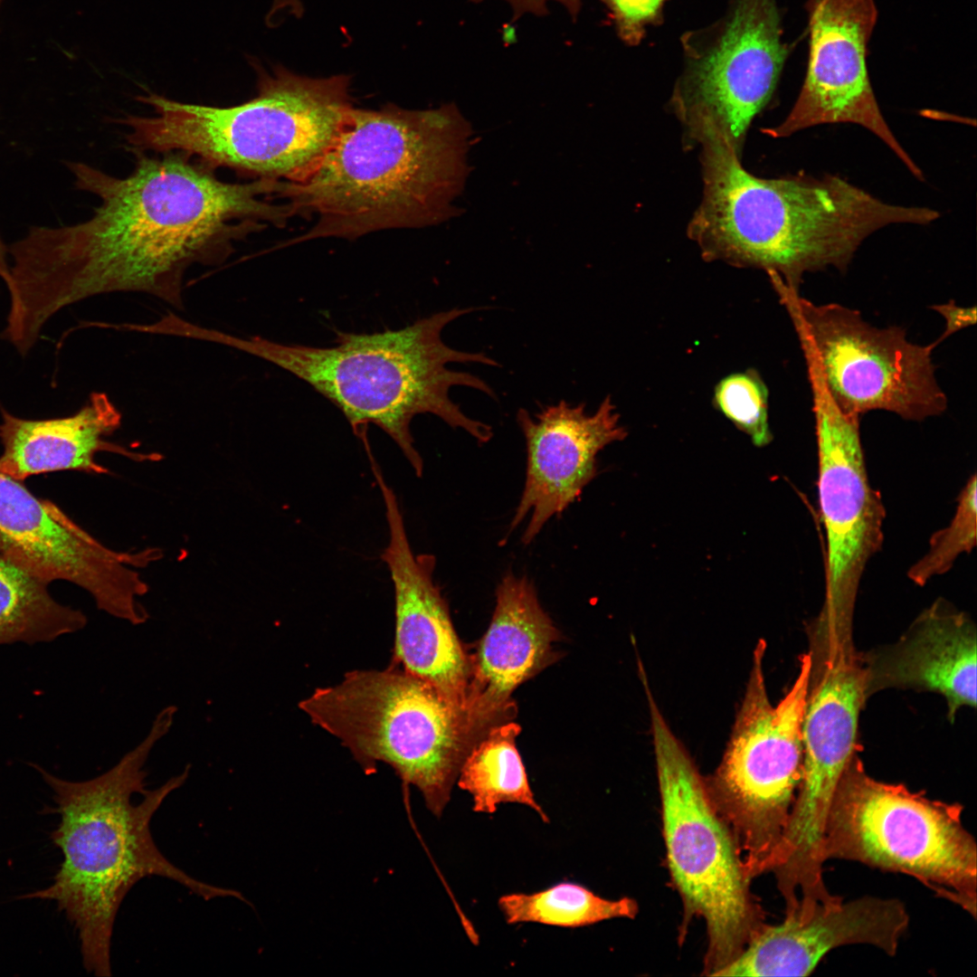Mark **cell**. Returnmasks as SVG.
I'll return each mask as SVG.
<instances>
[{"label": "cell", "instance_id": "1", "mask_svg": "<svg viewBox=\"0 0 977 977\" xmlns=\"http://www.w3.org/2000/svg\"><path fill=\"white\" fill-rule=\"evenodd\" d=\"M135 154L125 177L67 161L76 188L100 200L93 214L31 226L8 246L6 326L19 340L36 343L60 310L99 294L142 291L179 307L188 268L220 263L238 242L291 217L271 201L280 180L229 183L183 152Z\"/></svg>", "mask_w": 977, "mask_h": 977}, {"label": "cell", "instance_id": "2", "mask_svg": "<svg viewBox=\"0 0 977 977\" xmlns=\"http://www.w3.org/2000/svg\"><path fill=\"white\" fill-rule=\"evenodd\" d=\"M471 135L453 103L421 110L352 107L318 165L302 179L283 182L278 196L291 215L315 218L283 246L446 221L464 188Z\"/></svg>", "mask_w": 977, "mask_h": 977}, {"label": "cell", "instance_id": "3", "mask_svg": "<svg viewBox=\"0 0 977 977\" xmlns=\"http://www.w3.org/2000/svg\"><path fill=\"white\" fill-rule=\"evenodd\" d=\"M177 709L167 706L143 740L109 770L86 781H68L36 769L53 792L61 822L52 839L63 860L51 886L25 895L56 902L78 932L85 969L111 975L110 946L119 908L142 878L162 877L211 900L234 897V889L202 882L171 863L158 849L150 822L167 796L184 785L190 766L154 790H147L145 765L170 731Z\"/></svg>", "mask_w": 977, "mask_h": 977}, {"label": "cell", "instance_id": "4", "mask_svg": "<svg viewBox=\"0 0 977 977\" xmlns=\"http://www.w3.org/2000/svg\"><path fill=\"white\" fill-rule=\"evenodd\" d=\"M700 147L702 196L687 234L707 261L754 268L799 289L803 276L844 271L901 209L838 176L758 177L720 143Z\"/></svg>", "mask_w": 977, "mask_h": 977}, {"label": "cell", "instance_id": "5", "mask_svg": "<svg viewBox=\"0 0 977 977\" xmlns=\"http://www.w3.org/2000/svg\"><path fill=\"white\" fill-rule=\"evenodd\" d=\"M477 308L440 311L396 330L371 334L338 332L332 346L286 345L261 337L242 338L218 332L216 343L258 356L288 371L334 403L354 433L367 441L373 423L399 446L421 477L423 461L410 431L418 414L431 413L465 431L479 443L493 436L490 425L467 416L450 396L454 386L496 398L481 378L451 370V363L498 366L484 353L454 349L441 338L444 327Z\"/></svg>", "mask_w": 977, "mask_h": 977}, {"label": "cell", "instance_id": "6", "mask_svg": "<svg viewBox=\"0 0 977 977\" xmlns=\"http://www.w3.org/2000/svg\"><path fill=\"white\" fill-rule=\"evenodd\" d=\"M256 68L257 94L235 106L185 103L155 93L138 97L153 116H126L133 152L179 151L217 169L295 182L338 136L352 108L346 75L310 78L283 66Z\"/></svg>", "mask_w": 977, "mask_h": 977}, {"label": "cell", "instance_id": "7", "mask_svg": "<svg viewBox=\"0 0 977 977\" xmlns=\"http://www.w3.org/2000/svg\"><path fill=\"white\" fill-rule=\"evenodd\" d=\"M311 722L337 738L371 773L389 764L441 817L463 761L481 738L464 710L401 668L356 669L299 703Z\"/></svg>", "mask_w": 977, "mask_h": 977}, {"label": "cell", "instance_id": "8", "mask_svg": "<svg viewBox=\"0 0 977 977\" xmlns=\"http://www.w3.org/2000/svg\"><path fill=\"white\" fill-rule=\"evenodd\" d=\"M661 802L668 867L685 921L704 919L705 974L734 961L764 925L739 849L694 763L646 689Z\"/></svg>", "mask_w": 977, "mask_h": 977}, {"label": "cell", "instance_id": "9", "mask_svg": "<svg viewBox=\"0 0 977 977\" xmlns=\"http://www.w3.org/2000/svg\"><path fill=\"white\" fill-rule=\"evenodd\" d=\"M963 806L870 777L857 754L833 796L821 858L911 876L975 918L977 848Z\"/></svg>", "mask_w": 977, "mask_h": 977}, {"label": "cell", "instance_id": "10", "mask_svg": "<svg viewBox=\"0 0 977 977\" xmlns=\"http://www.w3.org/2000/svg\"><path fill=\"white\" fill-rule=\"evenodd\" d=\"M760 640L733 734L708 786L736 842L747 877L771 871L786 831L802 773V722L811 659L773 706L768 697Z\"/></svg>", "mask_w": 977, "mask_h": 977}, {"label": "cell", "instance_id": "11", "mask_svg": "<svg viewBox=\"0 0 977 977\" xmlns=\"http://www.w3.org/2000/svg\"><path fill=\"white\" fill-rule=\"evenodd\" d=\"M669 107L683 145L720 143L742 157L750 125L771 100L789 49L776 0H731L710 24L681 37Z\"/></svg>", "mask_w": 977, "mask_h": 977}, {"label": "cell", "instance_id": "12", "mask_svg": "<svg viewBox=\"0 0 977 977\" xmlns=\"http://www.w3.org/2000/svg\"><path fill=\"white\" fill-rule=\"evenodd\" d=\"M801 346L815 358L834 400L847 413H894L908 421L943 413L947 397L935 377L933 344L909 341L905 329L865 321L840 304H815L767 274Z\"/></svg>", "mask_w": 977, "mask_h": 977}, {"label": "cell", "instance_id": "13", "mask_svg": "<svg viewBox=\"0 0 977 977\" xmlns=\"http://www.w3.org/2000/svg\"><path fill=\"white\" fill-rule=\"evenodd\" d=\"M853 621L817 616L810 624L809 682L802 722V773L785 831L795 853L820 851L841 775L856 754L858 717L868 699Z\"/></svg>", "mask_w": 977, "mask_h": 977}, {"label": "cell", "instance_id": "14", "mask_svg": "<svg viewBox=\"0 0 977 977\" xmlns=\"http://www.w3.org/2000/svg\"><path fill=\"white\" fill-rule=\"evenodd\" d=\"M0 554L47 583L76 584L99 610L133 625L149 618L139 602L148 585L135 568L163 556L158 548L119 552L105 546L52 501L2 473Z\"/></svg>", "mask_w": 977, "mask_h": 977}, {"label": "cell", "instance_id": "15", "mask_svg": "<svg viewBox=\"0 0 977 977\" xmlns=\"http://www.w3.org/2000/svg\"><path fill=\"white\" fill-rule=\"evenodd\" d=\"M808 379L817 438L819 503L827 545L820 612L854 617L862 574L883 544L886 511L868 476L860 416L840 408L819 374Z\"/></svg>", "mask_w": 977, "mask_h": 977}, {"label": "cell", "instance_id": "16", "mask_svg": "<svg viewBox=\"0 0 977 977\" xmlns=\"http://www.w3.org/2000/svg\"><path fill=\"white\" fill-rule=\"evenodd\" d=\"M805 6L810 40L803 84L786 118L762 131L777 138L821 124H858L922 179V171L887 126L870 84L866 60L877 18L874 0H807Z\"/></svg>", "mask_w": 977, "mask_h": 977}, {"label": "cell", "instance_id": "17", "mask_svg": "<svg viewBox=\"0 0 977 977\" xmlns=\"http://www.w3.org/2000/svg\"><path fill=\"white\" fill-rule=\"evenodd\" d=\"M373 474L383 497L389 531L381 558L388 567L394 590L391 664L430 684L464 710L469 657L433 579L435 557L413 551L393 488L380 470Z\"/></svg>", "mask_w": 977, "mask_h": 977}, {"label": "cell", "instance_id": "18", "mask_svg": "<svg viewBox=\"0 0 977 977\" xmlns=\"http://www.w3.org/2000/svg\"><path fill=\"white\" fill-rule=\"evenodd\" d=\"M620 417L610 396L593 413L583 403L565 400L541 406L534 415L524 408L517 411L526 440V472L509 530L530 516L524 544H530L550 518L579 498L598 474V453L626 438Z\"/></svg>", "mask_w": 977, "mask_h": 977}, {"label": "cell", "instance_id": "19", "mask_svg": "<svg viewBox=\"0 0 977 977\" xmlns=\"http://www.w3.org/2000/svg\"><path fill=\"white\" fill-rule=\"evenodd\" d=\"M908 924L899 899L836 896L785 913L779 925L764 924L715 976H807L830 951L846 944H869L893 956Z\"/></svg>", "mask_w": 977, "mask_h": 977}, {"label": "cell", "instance_id": "20", "mask_svg": "<svg viewBox=\"0 0 977 977\" xmlns=\"http://www.w3.org/2000/svg\"><path fill=\"white\" fill-rule=\"evenodd\" d=\"M559 637L533 583L506 574L490 624L469 658L464 712L476 734L482 737L515 710L511 694L555 659L553 643Z\"/></svg>", "mask_w": 977, "mask_h": 977}, {"label": "cell", "instance_id": "21", "mask_svg": "<svg viewBox=\"0 0 977 977\" xmlns=\"http://www.w3.org/2000/svg\"><path fill=\"white\" fill-rule=\"evenodd\" d=\"M868 697L885 688L942 695L948 717L976 707V629L971 617L939 598L895 643L861 653Z\"/></svg>", "mask_w": 977, "mask_h": 977}, {"label": "cell", "instance_id": "22", "mask_svg": "<svg viewBox=\"0 0 977 977\" xmlns=\"http://www.w3.org/2000/svg\"><path fill=\"white\" fill-rule=\"evenodd\" d=\"M0 413V473L21 482L33 475L61 470L108 473L96 460L102 451L136 461L159 459L106 440L119 427L121 414L104 393H92L80 410L64 417L24 419L3 407Z\"/></svg>", "mask_w": 977, "mask_h": 977}, {"label": "cell", "instance_id": "23", "mask_svg": "<svg viewBox=\"0 0 977 977\" xmlns=\"http://www.w3.org/2000/svg\"><path fill=\"white\" fill-rule=\"evenodd\" d=\"M521 731L516 723L495 725L470 748L460 767L458 784L472 796V810L492 814L501 803L531 808L545 822L548 817L536 801L516 747Z\"/></svg>", "mask_w": 977, "mask_h": 977}, {"label": "cell", "instance_id": "24", "mask_svg": "<svg viewBox=\"0 0 977 977\" xmlns=\"http://www.w3.org/2000/svg\"><path fill=\"white\" fill-rule=\"evenodd\" d=\"M48 583L0 554V645L50 642L86 626V615L56 602Z\"/></svg>", "mask_w": 977, "mask_h": 977}, {"label": "cell", "instance_id": "25", "mask_svg": "<svg viewBox=\"0 0 977 977\" xmlns=\"http://www.w3.org/2000/svg\"><path fill=\"white\" fill-rule=\"evenodd\" d=\"M498 907L509 925L536 923L575 928L613 918H633L638 912L629 897L608 899L576 883L561 882L535 893L499 897Z\"/></svg>", "mask_w": 977, "mask_h": 977}, {"label": "cell", "instance_id": "26", "mask_svg": "<svg viewBox=\"0 0 977 977\" xmlns=\"http://www.w3.org/2000/svg\"><path fill=\"white\" fill-rule=\"evenodd\" d=\"M976 475L970 477L958 498L954 516L949 525L935 532L927 553L907 571L908 578L919 586L948 572L960 555L976 545Z\"/></svg>", "mask_w": 977, "mask_h": 977}, {"label": "cell", "instance_id": "27", "mask_svg": "<svg viewBox=\"0 0 977 977\" xmlns=\"http://www.w3.org/2000/svg\"><path fill=\"white\" fill-rule=\"evenodd\" d=\"M714 404L757 447L773 440L768 422V389L754 369L721 379L714 392Z\"/></svg>", "mask_w": 977, "mask_h": 977}, {"label": "cell", "instance_id": "28", "mask_svg": "<svg viewBox=\"0 0 977 977\" xmlns=\"http://www.w3.org/2000/svg\"><path fill=\"white\" fill-rule=\"evenodd\" d=\"M617 35L629 45L640 43L649 25L660 21L662 7L669 0H602Z\"/></svg>", "mask_w": 977, "mask_h": 977}, {"label": "cell", "instance_id": "29", "mask_svg": "<svg viewBox=\"0 0 977 977\" xmlns=\"http://www.w3.org/2000/svg\"><path fill=\"white\" fill-rule=\"evenodd\" d=\"M932 308L938 312L945 321V328L942 336L932 343L934 347L953 333L976 323L975 306L960 307L951 300L944 304L934 305Z\"/></svg>", "mask_w": 977, "mask_h": 977}, {"label": "cell", "instance_id": "30", "mask_svg": "<svg viewBox=\"0 0 977 977\" xmlns=\"http://www.w3.org/2000/svg\"><path fill=\"white\" fill-rule=\"evenodd\" d=\"M479 3L484 0H471ZM513 9V19L516 21L525 14L545 15L548 14L546 4L548 1H555L565 7L574 20H576L581 7L582 0H505Z\"/></svg>", "mask_w": 977, "mask_h": 977}, {"label": "cell", "instance_id": "31", "mask_svg": "<svg viewBox=\"0 0 977 977\" xmlns=\"http://www.w3.org/2000/svg\"><path fill=\"white\" fill-rule=\"evenodd\" d=\"M303 8L299 0H273L270 11L267 16L269 19H279L280 14H293L299 16Z\"/></svg>", "mask_w": 977, "mask_h": 977}, {"label": "cell", "instance_id": "32", "mask_svg": "<svg viewBox=\"0 0 977 977\" xmlns=\"http://www.w3.org/2000/svg\"><path fill=\"white\" fill-rule=\"evenodd\" d=\"M0 279L3 280L5 287L10 282V262L8 256V247L3 242L0 236Z\"/></svg>", "mask_w": 977, "mask_h": 977}]
</instances>
